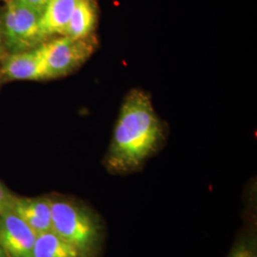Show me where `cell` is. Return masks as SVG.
<instances>
[{"mask_svg":"<svg viewBox=\"0 0 257 257\" xmlns=\"http://www.w3.org/2000/svg\"><path fill=\"white\" fill-rule=\"evenodd\" d=\"M167 137L168 128L157 115L150 93L133 89L121 105L103 166L110 175L140 172L164 147Z\"/></svg>","mask_w":257,"mask_h":257,"instance_id":"obj_1","label":"cell"},{"mask_svg":"<svg viewBox=\"0 0 257 257\" xmlns=\"http://www.w3.org/2000/svg\"><path fill=\"white\" fill-rule=\"evenodd\" d=\"M49 197L52 230L87 256H100L107 233L100 214L73 196L52 193Z\"/></svg>","mask_w":257,"mask_h":257,"instance_id":"obj_2","label":"cell"},{"mask_svg":"<svg viewBox=\"0 0 257 257\" xmlns=\"http://www.w3.org/2000/svg\"><path fill=\"white\" fill-rule=\"evenodd\" d=\"M40 15L19 0L6 1L0 33L6 54H17L43 43L39 34Z\"/></svg>","mask_w":257,"mask_h":257,"instance_id":"obj_3","label":"cell"},{"mask_svg":"<svg viewBox=\"0 0 257 257\" xmlns=\"http://www.w3.org/2000/svg\"><path fill=\"white\" fill-rule=\"evenodd\" d=\"M95 44L93 37L76 39L61 36L45 41L46 80L74 73L93 54Z\"/></svg>","mask_w":257,"mask_h":257,"instance_id":"obj_4","label":"cell"},{"mask_svg":"<svg viewBox=\"0 0 257 257\" xmlns=\"http://www.w3.org/2000/svg\"><path fill=\"white\" fill-rule=\"evenodd\" d=\"M46 80L44 42L31 50L6 54L0 61V82Z\"/></svg>","mask_w":257,"mask_h":257,"instance_id":"obj_5","label":"cell"},{"mask_svg":"<svg viewBox=\"0 0 257 257\" xmlns=\"http://www.w3.org/2000/svg\"><path fill=\"white\" fill-rule=\"evenodd\" d=\"M37 234L10 207L0 214V245L9 257H32Z\"/></svg>","mask_w":257,"mask_h":257,"instance_id":"obj_6","label":"cell"},{"mask_svg":"<svg viewBox=\"0 0 257 257\" xmlns=\"http://www.w3.org/2000/svg\"><path fill=\"white\" fill-rule=\"evenodd\" d=\"M11 208L37 234L52 230V211L49 194L36 197L15 195Z\"/></svg>","mask_w":257,"mask_h":257,"instance_id":"obj_7","label":"cell"},{"mask_svg":"<svg viewBox=\"0 0 257 257\" xmlns=\"http://www.w3.org/2000/svg\"><path fill=\"white\" fill-rule=\"evenodd\" d=\"M78 0H50L39 21L42 42L54 37L64 36L67 26Z\"/></svg>","mask_w":257,"mask_h":257,"instance_id":"obj_8","label":"cell"},{"mask_svg":"<svg viewBox=\"0 0 257 257\" xmlns=\"http://www.w3.org/2000/svg\"><path fill=\"white\" fill-rule=\"evenodd\" d=\"M244 225L235 237L227 257H257L256 202H247Z\"/></svg>","mask_w":257,"mask_h":257,"instance_id":"obj_9","label":"cell"},{"mask_svg":"<svg viewBox=\"0 0 257 257\" xmlns=\"http://www.w3.org/2000/svg\"><path fill=\"white\" fill-rule=\"evenodd\" d=\"M97 19L98 12L94 0H78L64 36L76 39L92 37Z\"/></svg>","mask_w":257,"mask_h":257,"instance_id":"obj_10","label":"cell"},{"mask_svg":"<svg viewBox=\"0 0 257 257\" xmlns=\"http://www.w3.org/2000/svg\"><path fill=\"white\" fill-rule=\"evenodd\" d=\"M32 257H89L80 249L49 230L37 234Z\"/></svg>","mask_w":257,"mask_h":257,"instance_id":"obj_11","label":"cell"},{"mask_svg":"<svg viewBox=\"0 0 257 257\" xmlns=\"http://www.w3.org/2000/svg\"><path fill=\"white\" fill-rule=\"evenodd\" d=\"M15 194L0 181V214L11 207Z\"/></svg>","mask_w":257,"mask_h":257,"instance_id":"obj_12","label":"cell"},{"mask_svg":"<svg viewBox=\"0 0 257 257\" xmlns=\"http://www.w3.org/2000/svg\"><path fill=\"white\" fill-rule=\"evenodd\" d=\"M19 1L25 4L29 8L36 11L41 16L50 0H19Z\"/></svg>","mask_w":257,"mask_h":257,"instance_id":"obj_13","label":"cell"},{"mask_svg":"<svg viewBox=\"0 0 257 257\" xmlns=\"http://www.w3.org/2000/svg\"><path fill=\"white\" fill-rule=\"evenodd\" d=\"M5 55H6V52H5V49H4V46H3L2 37H1V33H0V61H1V59L4 57Z\"/></svg>","mask_w":257,"mask_h":257,"instance_id":"obj_14","label":"cell"},{"mask_svg":"<svg viewBox=\"0 0 257 257\" xmlns=\"http://www.w3.org/2000/svg\"><path fill=\"white\" fill-rule=\"evenodd\" d=\"M0 257H9V255L7 254V252L5 251V249L2 248V246L0 245Z\"/></svg>","mask_w":257,"mask_h":257,"instance_id":"obj_15","label":"cell"},{"mask_svg":"<svg viewBox=\"0 0 257 257\" xmlns=\"http://www.w3.org/2000/svg\"><path fill=\"white\" fill-rule=\"evenodd\" d=\"M6 1H11V0H6Z\"/></svg>","mask_w":257,"mask_h":257,"instance_id":"obj_16","label":"cell"}]
</instances>
